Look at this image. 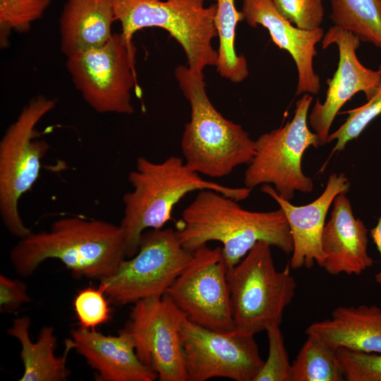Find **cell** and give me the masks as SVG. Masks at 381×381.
Listing matches in <instances>:
<instances>
[{
    "mask_svg": "<svg viewBox=\"0 0 381 381\" xmlns=\"http://www.w3.org/2000/svg\"><path fill=\"white\" fill-rule=\"evenodd\" d=\"M370 234L380 255L381 260V214L376 226L370 229ZM375 280L381 288V266L379 272L375 275Z\"/></svg>",
    "mask_w": 381,
    "mask_h": 381,
    "instance_id": "obj_32",
    "label": "cell"
},
{
    "mask_svg": "<svg viewBox=\"0 0 381 381\" xmlns=\"http://www.w3.org/2000/svg\"><path fill=\"white\" fill-rule=\"evenodd\" d=\"M193 257L171 228L145 231L135 255L121 262L116 272L99 280V286L116 305L134 303L166 293Z\"/></svg>",
    "mask_w": 381,
    "mask_h": 381,
    "instance_id": "obj_9",
    "label": "cell"
},
{
    "mask_svg": "<svg viewBox=\"0 0 381 381\" xmlns=\"http://www.w3.org/2000/svg\"><path fill=\"white\" fill-rule=\"evenodd\" d=\"M379 1L381 3V0H379Z\"/></svg>",
    "mask_w": 381,
    "mask_h": 381,
    "instance_id": "obj_33",
    "label": "cell"
},
{
    "mask_svg": "<svg viewBox=\"0 0 381 381\" xmlns=\"http://www.w3.org/2000/svg\"><path fill=\"white\" fill-rule=\"evenodd\" d=\"M28 288L23 282L0 275V310L1 313L13 312L20 306L30 302Z\"/></svg>",
    "mask_w": 381,
    "mask_h": 381,
    "instance_id": "obj_31",
    "label": "cell"
},
{
    "mask_svg": "<svg viewBox=\"0 0 381 381\" xmlns=\"http://www.w3.org/2000/svg\"><path fill=\"white\" fill-rule=\"evenodd\" d=\"M378 70L381 74V64ZM344 113L349 114L346 121L337 130L329 134L327 138V143L336 140L329 159L336 152L341 151L347 143L356 139L368 125L381 114V83L374 95L367 100L365 104L342 112Z\"/></svg>",
    "mask_w": 381,
    "mask_h": 381,
    "instance_id": "obj_25",
    "label": "cell"
},
{
    "mask_svg": "<svg viewBox=\"0 0 381 381\" xmlns=\"http://www.w3.org/2000/svg\"><path fill=\"white\" fill-rule=\"evenodd\" d=\"M114 20L111 0H67L59 19L61 52L68 57L103 46Z\"/></svg>",
    "mask_w": 381,
    "mask_h": 381,
    "instance_id": "obj_20",
    "label": "cell"
},
{
    "mask_svg": "<svg viewBox=\"0 0 381 381\" xmlns=\"http://www.w3.org/2000/svg\"><path fill=\"white\" fill-rule=\"evenodd\" d=\"M135 47L121 33L103 46L67 57L66 67L85 101L99 113L131 114V91L137 87Z\"/></svg>",
    "mask_w": 381,
    "mask_h": 381,
    "instance_id": "obj_10",
    "label": "cell"
},
{
    "mask_svg": "<svg viewBox=\"0 0 381 381\" xmlns=\"http://www.w3.org/2000/svg\"><path fill=\"white\" fill-rule=\"evenodd\" d=\"M312 101L310 94H304L296 102L290 121L255 140V154L244 174L246 187L274 185L278 194L289 201L296 191L312 192L313 180L304 174L301 167L305 151L310 146L319 147L317 135L308 125Z\"/></svg>",
    "mask_w": 381,
    "mask_h": 381,
    "instance_id": "obj_8",
    "label": "cell"
},
{
    "mask_svg": "<svg viewBox=\"0 0 381 381\" xmlns=\"http://www.w3.org/2000/svg\"><path fill=\"white\" fill-rule=\"evenodd\" d=\"M334 25L352 32L361 42L381 49V3L379 0H330Z\"/></svg>",
    "mask_w": 381,
    "mask_h": 381,
    "instance_id": "obj_23",
    "label": "cell"
},
{
    "mask_svg": "<svg viewBox=\"0 0 381 381\" xmlns=\"http://www.w3.org/2000/svg\"><path fill=\"white\" fill-rule=\"evenodd\" d=\"M183 314L167 294L152 296L134 303L123 327L140 361L159 381H187L179 333Z\"/></svg>",
    "mask_w": 381,
    "mask_h": 381,
    "instance_id": "obj_13",
    "label": "cell"
},
{
    "mask_svg": "<svg viewBox=\"0 0 381 381\" xmlns=\"http://www.w3.org/2000/svg\"><path fill=\"white\" fill-rule=\"evenodd\" d=\"M217 11L215 26L219 37L217 70L221 76L233 83H241L248 75L246 58L238 55L235 49L236 28L244 20L242 12L237 11L235 0H215Z\"/></svg>",
    "mask_w": 381,
    "mask_h": 381,
    "instance_id": "obj_22",
    "label": "cell"
},
{
    "mask_svg": "<svg viewBox=\"0 0 381 381\" xmlns=\"http://www.w3.org/2000/svg\"><path fill=\"white\" fill-rule=\"evenodd\" d=\"M241 12L250 26L265 28L272 42L291 56L298 72L296 95L318 93L320 79L314 71L313 59L317 55L316 44L324 37V30L297 28L278 13L271 0H243Z\"/></svg>",
    "mask_w": 381,
    "mask_h": 381,
    "instance_id": "obj_16",
    "label": "cell"
},
{
    "mask_svg": "<svg viewBox=\"0 0 381 381\" xmlns=\"http://www.w3.org/2000/svg\"><path fill=\"white\" fill-rule=\"evenodd\" d=\"M346 381H381V353L337 349Z\"/></svg>",
    "mask_w": 381,
    "mask_h": 381,
    "instance_id": "obj_29",
    "label": "cell"
},
{
    "mask_svg": "<svg viewBox=\"0 0 381 381\" xmlns=\"http://www.w3.org/2000/svg\"><path fill=\"white\" fill-rule=\"evenodd\" d=\"M128 179L133 190L123 196V216L119 224L128 258L138 252L143 233L163 228L176 204L188 193L210 189L239 202L251 193L246 186L234 188L205 180L176 156L161 162L140 157Z\"/></svg>",
    "mask_w": 381,
    "mask_h": 381,
    "instance_id": "obj_3",
    "label": "cell"
},
{
    "mask_svg": "<svg viewBox=\"0 0 381 381\" xmlns=\"http://www.w3.org/2000/svg\"><path fill=\"white\" fill-rule=\"evenodd\" d=\"M49 0H0L1 32L11 30L27 31L30 24L40 18ZM2 36H1L2 37Z\"/></svg>",
    "mask_w": 381,
    "mask_h": 381,
    "instance_id": "obj_28",
    "label": "cell"
},
{
    "mask_svg": "<svg viewBox=\"0 0 381 381\" xmlns=\"http://www.w3.org/2000/svg\"><path fill=\"white\" fill-rule=\"evenodd\" d=\"M280 325H272L266 329L268 356L254 381H292V363L284 345Z\"/></svg>",
    "mask_w": 381,
    "mask_h": 381,
    "instance_id": "obj_27",
    "label": "cell"
},
{
    "mask_svg": "<svg viewBox=\"0 0 381 381\" xmlns=\"http://www.w3.org/2000/svg\"><path fill=\"white\" fill-rule=\"evenodd\" d=\"M227 271L222 247L201 246L166 294L190 321L216 331H234Z\"/></svg>",
    "mask_w": 381,
    "mask_h": 381,
    "instance_id": "obj_12",
    "label": "cell"
},
{
    "mask_svg": "<svg viewBox=\"0 0 381 381\" xmlns=\"http://www.w3.org/2000/svg\"><path fill=\"white\" fill-rule=\"evenodd\" d=\"M174 74L190 107L181 141L186 165L199 174L221 178L248 164L255 154V140L216 109L206 92L202 72L180 65Z\"/></svg>",
    "mask_w": 381,
    "mask_h": 381,
    "instance_id": "obj_4",
    "label": "cell"
},
{
    "mask_svg": "<svg viewBox=\"0 0 381 381\" xmlns=\"http://www.w3.org/2000/svg\"><path fill=\"white\" fill-rule=\"evenodd\" d=\"M346 194L334 198L321 235L322 267L331 275H360L374 262L368 251V230L354 217Z\"/></svg>",
    "mask_w": 381,
    "mask_h": 381,
    "instance_id": "obj_17",
    "label": "cell"
},
{
    "mask_svg": "<svg viewBox=\"0 0 381 381\" xmlns=\"http://www.w3.org/2000/svg\"><path fill=\"white\" fill-rule=\"evenodd\" d=\"M350 183L344 174H332L322 193L314 201L296 206L280 196L270 184L262 185L261 191L278 204L286 218L293 241L289 261L291 268H311L316 262L322 267L323 255L321 235L327 212L334 198L347 193Z\"/></svg>",
    "mask_w": 381,
    "mask_h": 381,
    "instance_id": "obj_15",
    "label": "cell"
},
{
    "mask_svg": "<svg viewBox=\"0 0 381 381\" xmlns=\"http://www.w3.org/2000/svg\"><path fill=\"white\" fill-rule=\"evenodd\" d=\"M271 245L258 242L227 271L235 330L255 335L272 325H280L292 301L296 282L289 262L282 271L274 264Z\"/></svg>",
    "mask_w": 381,
    "mask_h": 381,
    "instance_id": "obj_5",
    "label": "cell"
},
{
    "mask_svg": "<svg viewBox=\"0 0 381 381\" xmlns=\"http://www.w3.org/2000/svg\"><path fill=\"white\" fill-rule=\"evenodd\" d=\"M336 44L339 51L337 69L327 80L325 99H317L308 116V123L318 138L319 147L327 143L331 126L344 104L359 92L370 99L381 83L379 70L364 66L358 60L356 50L361 40L352 32L332 25L324 35L323 49Z\"/></svg>",
    "mask_w": 381,
    "mask_h": 381,
    "instance_id": "obj_14",
    "label": "cell"
},
{
    "mask_svg": "<svg viewBox=\"0 0 381 381\" xmlns=\"http://www.w3.org/2000/svg\"><path fill=\"white\" fill-rule=\"evenodd\" d=\"M126 258L119 225L70 217L55 221L49 231H30L11 249L16 272L27 277L45 260H60L75 277L101 280L112 276Z\"/></svg>",
    "mask_w": 381,
    "mask_h": 381,
    "instance_id": "obj_2",
    "label": "cell"
},
{
    "mask_svg": "<svg viewBox=\"0 0 381 381\" xmlns=\"http://www.w3.org/2000/svg\"><path fill=\"white\" fill-rule=\"evenodd\" d=\"M99 286L80 289L73 299V308L80 327L95 329L108 322L111 318L109 299Z\"/></svg>",
    "mask_w": 381,
    "mask_h": 381,
    "instance_id": "obj_26",
    "label": "cell"
},
{
    "mask_svg": "<svg viewBox=\"0 0 381 381\" xmlns=\"http://www.w3.org/2000/svg\"><path fill=\"white\" fill-rule=\"evenodd\" d=\"M306 334L335 349L381 353V308L365 304L337 307L331 318L310 324Z\"/></svg>",
    "mask_w": 381,
    "mask_h": 381,
    "instance_id": "obj_19",
    "label": "cell"
},
{
    "mask_svg": "<svg viewBox=\"0 0 381 381\" xmlns=\"http://www.w3.org/2000/svg\"><path fill=\"white\" fill-rule=\"evenodd\" d=\"M30 319L27 315L16 318L7 329L10 336L16 338L21 346L20 359L23 373L20 381H64L70 374L67 368L68 352L73 349L70 339L66 340L63 356L55 354L56 337L51 326L42 328L36 342L30 339Z\"/></svg>",
    "mask_w": 381,
    "mask_h": 381,
    "instance_id": "obj_21",
    "label": "cell"
},
{
    "mask_svg": "<svg viewBox=\"0 0 381 381\" xmlns=\"http://www.w3.org/2000/svg\"><path fill=\"white\" fill-rule=\"evenodd\" d=\"M55 104V100L42 95L32 99L0 141V215L6 229L20 238L31 230L21 219L18 203L38 179L49 148L46 140L37 139L35 127Z\"/></svg>",
    "mask_w": 381,
    "mask_h": 381,
    "instance_id": "obj_7",
    "label": "cell"
},
{
    "mask_svg": "<svg viewBox=\"0 0 381 381\" xmlns=\"http://www.w3.org/2000/svg\"><path fill=\"white\" fill-rule=\"evenodd\" d=\"M323 0H271L278 13L297 28L314 30L321 28Z\"/></svg>",
    "mask_w": 381,
    "mask_h": 381,
    "instance_id": "obj_30",
    "label": "cell"
},
{
    "mask_svg": "<svg viewBox=\"0 0 381 381\" xmlns=\"http://www.w3.org/2000/svg\"><path fill=\"white\" fill-rule=\"evenodd\" d=\"M238 201L210 189L199 190L182 212L176 230L182 246L193 252L210 241L222 244L228 270L237 265L259 241L289 255L293 241L281 208L254 212Z\"/></svg>",
    "mask_w": 381,
    "mask_h": 381,
    "instance_id": "obj_1",
    "label": "cell"
},
{
    "mask_svg": "<svg viewBox=\"0 0 381 381\" xmlns=\"http://www.w3.org/2000/svg\"><path fill=\"white\" fill-rule=\"evenodd\" d=\"M73 349L96 371L97 381H154L157 373L140 361L131 334L123 328L118 335H104L79 327L71 331Z\"/></svg>",
    "mask_w": 381,
    "mask_h": 381,
    "instance_id": "obj_18",
    "label": "cell"
},
{
    "mask_svg": "<svg viewBox=\"0 0 381 381\" xmlns=\"http://www.w3.org/2000/svg\"><path fill=\"white\" fill-rule=\"evenodd\" d=\"M111 1L115 20L121 23V33L128 42L139 30L160 28L181 44L190 69L202 72L217 65L218 52L212 46L217 36L216 4L205 7V0Z\"/></svg>",
    "mask_w": 381,
    "mask_h": 381,
    "instance_id": "obj_6",
    "label": "cell"
},
{
    "mask_svg": "<svg viewBox=\"0 0 381 381\" xmlns=\"http://www.w3.org/2000/svg\"><path fill=\"white\" fill-rule=\"evenodd\" d=\"M337 349L318 338L307 339L292 363V381H343Z\"/></svg>",
    "mask_w": 381,
    "mask_h": 381,
    "instance_id": "obj_24",
    "label": "cell"
},
{
    "mask_svg": "<svg viewBox=\"0 0 381 381\" xmlns=\"http://www.w3.org/2000/svg\"><path fill=\"white\" fill-rule=\"evenodd\" d=\"M179 333L187 381L215 377L254 381L264 363L254 335L210 329L184 314Z\"/></svg>",
    "mask_w": 381,
    "mask_h": 381,
    "instance_id": "obj_11",
    "label": "cell"
}]
</instances>
